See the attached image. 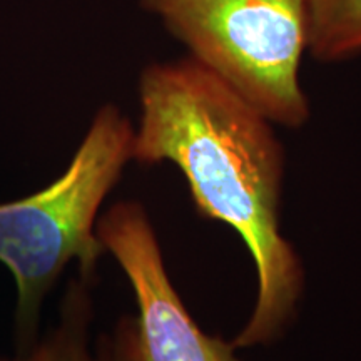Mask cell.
<instances>
[{"label": "cell", "instance_id": "5b68a950", "mask_svg": "<svg viewBox=\"0 0 361 361\" xmlns=\"http://www.w3.org/2000/svg\"><path fill=\"white\" fill-rule=\"evenodd\" d=\"M90 283L84 278L71 279L61 303V316L56 326L35 341L24 355L13 358L0 356V361H112L106 336L90 350L89 329L94 319V301Z\"/></svg>", "mask_w": 361, "mask_h": 361}, {"label": "cell", "instance_id": "277c9868", "mask_svg": "<svg viewBox=\"0 0 361 361\" xmlns=\"http://www.w3.org/2000/svg\"><path fill=\"white\" fill-rule=\"evenodd\" d=\"M96 233L135 298V313L121 316L106 336L112 361H239L233 341L202 331L184 306L141 202H116L97 219Z\"/></svg>", "mask_w": 361, "mask_h": 361}, {"label": "cell", "instance_id": "6da1fadb", "mask_svg": "<svg viewBox=\"0 0 361 361\" xmlns=\"http://www.w3.org/2000/svg\"><path fill=\"white\" fill-rule=\"evenodd\" d=\"M133 161L171 162L201 218L236 231L258 291L234 348L271 345L295 322L305 268L281 233L286 152L273 121L189 56L147 64L137 80Z\"/></svg>", "mask_w": 361, "mask_h": 361}, {"label": "cell", "instance_id": "8992f818", "mask_svg": "<svg viewBox=\"0 0 361 361\" xmlns=\"http://www.w3.org/2000/svg\"><path fill=\"white\" fill-rule=\"evenodd\" d=\"M308 54L336 62L361 54V0H306Z\"/></svg>", "mask_w": 361, "mask_h": 361}, {"label": "cell", "instance_id": "3957f363", "mask_svg": "<svg viewBox=\"0 0 361 361\" xmlns=\"http://www.w3.org/2000/svg\"><path fill=\"white\" fill-rule=\"evenodd\" d=\"M186 56L238 90L276 126L298 129L311 107L301 84L306 0H139Z\"/></svg>", "mask_w": 361, "mask_h": 361}, {"label": "cell", "instance_id": "7a4b0ae2", "mask_svg": "<svg viewBox=\"0 0 361 361\" xmlns=\"http://www.w3.org/2000/svg\"><path fill=\"white\" fill-rule=\"evenodd\" d=\"M134 124L116 104L99 107L67 169L47 188L0 204V263L17 286L16 355L39 340L40 314L66 266L96 283L106 247L96 233L104 200L133 161Z\"/></svg>", "mask_w": 361, "mask_h": 361}]
</instances>
